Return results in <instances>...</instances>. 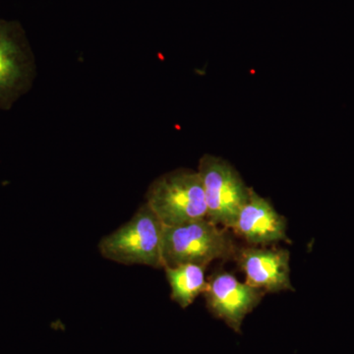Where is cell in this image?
I'll use <instances>...</instances> for the list:
<instances>
[{"mask_svg":"<svg viewBox=\"0 0 354 354\" xmlns=\"http://www.w3.org/2000/svg\"><path fill=\"white\" fill-rule=\"evenodd\" d=\"M228 228H220L208 218L165 227L162 262L165 267L195 264L206 268L215 260L235 257L236 248Z\"/></svg>","mask_w":354,"mask_h":354,"instance_id":"1","label":"cell"},{"mask_svg":"<svg viewBox=\"0 0 354 354\" xmlns=\"http://www.w3.org/2000/svg\"><path fill=\"white\" fill-rule=\"evenodd\" d=\"M164 223L146 203L140 207L131 220L102 239L100 252L106 259L122 265L164 268Z\"/></svg>","mask_w":354,"mask_h":354,"instance_id":"2","label":"cell"},{"mask_svg":"<svg viewBox=\"0 0 354 354\" xmlns=\"http://www.w3.org/2000/svg\"><path fill=\"white\" fill-rule=\"evenodd\" d=\"M147 204L165 227L207 218L201 178L191 169H177L158 177L149 188Z\"/></svg>","mask_w":354,"mask_h":354,"instance_id":"3","label":"cell"},{"mask_svg":"<svg viewBox=\"0 0 354 354\" xmlns=\"http://www.w3.org/2000/svg\"><path fill=\"white\" fill-rule=\"evenodd\" d=\"M197 171L206 198L207 218L232 230L252 188L232 165L216 156H203Z\"/></svg>","mask_w":354,"mask_h":354,"instance_id":"4","label":"cell"},{"mask_svg":"<svg viewBox=\"0 0 354 354\" xmlns=\"http://www.w3.org/2000/svg\"><path fill=\"white\" fill-rule=\"evenodd\" d=\"M34 59L17 22L0 18V109L7 111L29 90Z\"/></svg>","mask_w":354,"mask_h":354,"instance_id":"5","label":"cell"},{"mask_svg":"<svg viewBox=\"0 0 354 354\" xmlns=\"http://www.w3.org/2000/svg\"><path fill=\"white\" fill-rule=\"evenodd\" d=\"M204 295L209 311L241 333L242 322L260 304L264 290L241 283L230 272L218 271L209 277Z\"/></svg>","mask_w":354,"mask_h":354,"instance_id":"6","label":"cell"},{"mask_svg":"<svg viewBox=\"0 0 354 354\" xmlns=\"http://www.w3.org/2000/svg\"><path fill=\"white\" fill-rule=\"evenodd\" d=\"M246 283L270 292L295 290L290 281V254L286 249L245 247L235 254Z\"/></svg>","mask_w":354,"mask_h":354,"instance_id":"7","label":"cell"},{"mask_svg":"<svg viewBox=\"0 0 354 354\" xmlns=\"http://www.w3.org/2000/svg\"><path fill=\"white\" fill-rule=\"evenodd\" d=\"M232 230L250 245L288 241L285 216L279 215L271 203L253 188Z\"/></svg>","mask_w":354,"mask_h":354,"instance_id":"8","label":"cell"},{"mask_svg":"<svg viewBox=\"0 0 354 354\" xmlns=\"http://www.w3.org/2000/svg\"><path fill=\"white\" fill-rule=\"evenodd\" d=\"M171 290V299L183 308L189 306L208 286L205 268L195 264L165 267Z\"/></svg>","mask_w":354,"mask_h":354,"instance_id":"9","label":"cell"}]
</instances>
